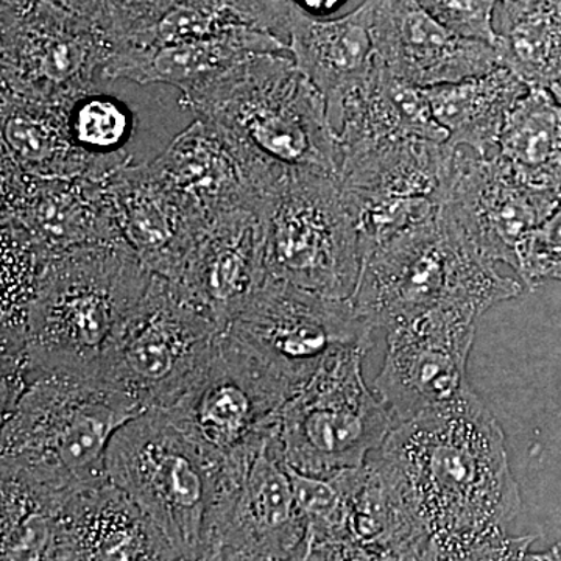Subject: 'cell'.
<instances>
[{
    "label": "cell",
    "mask_w": 561,
    "mask_h": 561,
    "mask_svg": "<svg viewBox=\"0 0 561 561\" xmlns=\"http://www.w3.org/2000/svg\"><path fill=\"white\" fill-rule=\"evenodd\" d=\"M523 294L438 206L430 219L368 250L351 302L376 331L434 311L483 313Z\"/></svg>",
    "instance_id": "2"
},
{
    "label": "cell",
    "mask_w": 561,
    "mask_h": 561,
    "mask_svg": "<svg viewBox=\"0 0 561 561\" xmlns=\"http://www.w3.org/2000/svg\"><path fill=\"white\" fill-rule=\"evenodd\" d=\"M2 90L65 105L90 94L114 44L58 0H2Z\"/></svg>",
    "instance_id": "11"
},
{
    "label": "cell",
    "mask_w": 561,
    "mask_h": 561,
    "mask_svg": "<svg viewBox=\"0 0 561 561\" xmlns=\"http://www.w3.org/2000/svg\"><path fill=\"white\" fill-rule=\"evenodd\" d=\"M302 518L278 440L219 470L202 560H305Z\"/></svg>",
    "instance_id": "13"
},
{
    "label": "cell",
    "mask_w": 561,
    "mask_h": 561,
    "mask_svg": "<svg viewBox=\"0 0 561 561\" xmlns=\"http://www.w3.org/2000/svg\"><path fill=\"white\" fill-rule=\"evenodd\" d=\"M267 278L262 213L241 208L206 221L173 283L225 331Z\"/></svg>",
    "instance_id": "19"
},
{
    "label": "cell",
    "mask_w": 561,
    "mask_h": 561,
    "mask_svg": "<svg viewBox=\"0 0 561 561\" xmlns=\"http://www.w3.org/2000/svg\"><path fill=\"white\" fill-rule=\"evenodd\" d=\"M497 5L501 25L561 11V0H500Z\"/></svg>",
    "instance_id": "35"
},
{
    "label": "cell",
    "mask_w": 561,
    "mask_h": 561,
    "mask_svg": "<svg viewBox=\"0 0 561 561\" xmlns=\"http://www.w3.org/2000/svg\"><path fill=\"white\" fill-rule=\"evenodd\" d=\"M294 0H130L110 33L116 49L209 38L257 28L287 41Z\"/></svg>",
    "instance_id": "23"
},
{
    "label": "cell",
    "mask_w": 561,
    "mask_h": 561,
    "mask_svg": "<svg viewBox=\"0 0 561 561\" xmlns=\"http://www.w3.org/2000/svg\"><path fill=\"white\" fill-rule=\"evenodd\" d=\"M261 213L271 278L351 298L362 268L360 232L339 173L287 169Z\"/></svg>",
    "instance_id": "7"
},
{
    "label": "cell",
    "mask_w": 561,
    "mask_h": 561,
    "mask_svg": "<svg viewBox=\"0 0 561 561\" xmlns=\"http://www.w3.org/2000/svg\"><path fill=\"white\" fill-rule=\"evenodd\" d=\"M153 273L124 241L50 257L27 311L28 379L65 371L99 378V362Z\"/></svg>",
    "instance_id": "4"
},
{
    "label": "cell",
    "mask_w": 561,
    "mask_h": 561,
    "mask_svg": "<svg viewBox=\"0 0 561 561\" xmlns=\"http://www.w3.org/2000/svg\"><path fill=\"white\" fill-rule=\"evenodd\" d=\"M435 20L465 38L496 43L494 11L500 0H416Z\"/></svg>",
    "instance_id": "34"
},
{
    "label": "cell",
    "mask_w": 561,
    "mask_h": 561,
    "mask_svg": "<svg viewBox=\"0 0 561 561\" xmlns=\"http://www.w3.org/2000/svg\"><path fill=\"white\" fill-rule=\"evenodd\" d=\"M515 272L529 289L545 280H561V203L527 236L519 249Z\"/></svg>",
    "instance_id": "33"
},
{
    "label": "cell",
    "mask_w": 561,
    "mask_h": 561,
    "mask_svg": "<svg viewBox=\"0 0 561 561\" xmlns=\"http://www.w3.org/2000/svg\"><path fill=\"white\" fill-rule=\"evenodd\" d=\"M500 65L530 88L549 90L561 80V11L496 28Z\"/></svg>",
    "instance_id": "31"
},
{
    "label": "cell",
    "mask_w": 561,
    "mask_h": 561,
    "mask_svg": "<svg viewBox=\"0 0 561 561\" xmlns=\"http://www.w3.org/2000/svg\"><path fill=\"white\" fill-rule=\"evenodd\" d=\"M146 412L92 376L51 371L31 376L2 412L0 467L72 494L108 481L110 443L124 424Z\"/></svg>",
    "instance_id": "3"
},
{
    "label": "cell",
    "mask_w": 561,
    "mask_h": 561,
    "mask_svg": "<svg viewBox=\"0 0 561 561\" xmlns=\"http://www.w3.org/2000/svg\"><path fill=\"white\" fill-rule=\"evenodd\" d=\"M106 474L130 494L180 560H202L219 467L162 409L128 421L110 443Z\"/></svg>",
    "instance_id": "6"
},
{
    "label": "cell",
    "mask_w": 561,
    "mask_h": 561,
    "mask_svg": "<svg viewBox=\"0 0 561 561\" xmlns=\"http://www.w3.org/2000/svg\"><path fill=\"white\" fill-rule=\"evenodd\" d=\"M559 205L516 179L496 153L482 157L457 147L440 210L483 257L516 271L527 236Z\"/></svg>",
    "instance_id": "16"
},
{
    "label": "cell",
    "mask_w": 561,
    "mask_h": 561,
    "mask_svg": "<svg viewBox=\"0 0 561 561\" xmlns=\"http://www.w3.org/2000/svg\"><path fill=\"white\" fill-rule=\"evenodd\" d=\"M368 351H339L284 404L276 440L280 457L295 471L331 478L360 467L397 426L365 382L362 365Z\"/></svg>",
    "instance_id": "9"
},
{
    "label": "cell",
    "mask_w": 561,
    "mask_h": 561,
    "mask_svg": "<svg viewBox=\"0 0 561 561\" xmlns=\"http://www.w3.org/2000/svg\"><path fill=\"white\" fill-rule=\"evenodd\" d=\"M221 331L179 284L153 273L106 343L99 379L144 411L172 408L208 364Z\"/></svg>",
    "instance_id": "8"
},
{
    "label": "cell",
    "mask_w": 561,
    "mask_h": 561,
    "mask_svg": "<svg viewBox=\"0 0 561 561\" xmlns=\"http://www.w3.org/2000/svg\"><path fill=\"white\" fill-rule=\"evenodd\" d=\"M435 121L448 133L453 147L482 157L496 153L513 108L530 87L505 66L456 83L423 88Z\"/></svg>",
    "instance_id": "28"
},
{
    "label": "cell",
    "mask_w": 561,
    "mask_h": 561,
    "mask_svg": "<svg viewBox=\"0 0 561 561\" xmlns=\"http://www.w3.org/2000/svg\"><path fill=\"white\" fill-rule=\"evenodd\" d=\"M70 133L80 149L92 157L124 153L131 135L130 111L111 95L92 91L66 105Z\"/></svg>",
    "instance_id": "32"
},
{
    "label": "cell",
    "mask_w": 561,
    "mask_h": 561,
    "mask_svg": "<svg viewBox=\"0 0 561 561\" xmlns=\"http://www.w3.org/2000/svg\"><path fill=\"white\" fill-rule=\"evenodd\" d=\"M180 103L283 168L341 169L327 99L284 54L254 55Z\"/></svg>",
    "instance_id": "5"
},
{
    "label": "cell",
    "mask_w": 561,
    "mask_h": 561,
    "mask_svg": "<svg viewBox=\"0 0 561 561\" xmlns=\"http://www.w3.org/2000/svg\"><path fill=\"white\" fill-rule=\"evenodd\" d=\"M2 560H50L58 518L70 494L2 467Z\"/></svg>",
    "instance_id": "30"
},
{
    "label": "cell",
    "mask_w": 561,
    "mask_h": 561,
    "mask_svg": "<svg viewBox=\"0 0 561 561\" xmlns=\"http://www.w3.org/2000/svg\"><path fill=\"white\" fill-rule=\"evenodd\" d=\"M371 35L376 62L416 88L456 83L501 66L493 44L453 32L416 0H375Z\"/></svg>",
    "instance_id": "18"
},
{
    "label": "cell",
    "mask_w": 561,
    "mask_h": 561,
    "mask_svg": "<svg viewBox=\"0 0 561 561\" xmlns=\"http://www.w3.org/2000/svg\"><path fill=\"white\" fill-rule=\"evenodd\" d=\"M373 2L346 16L321 20L295 3L287 43L295 65L319 88L328 103L330 119L343 99L370 76L376 66L373 44Z\"/></svg>",
    "instance_id": "26"
},
{
    "label": "cell",
    "mask_w": 561,
    "mask_h": 561,
    "mask_svg": "<svg viewBox=\"0 0 561 561\" xmlns=\"http://www.w3.org/2000/svg\"><path fill=\"white\" fill-rule=\"evenodd\" d=\"M497 158L531 191L561 203V105L545 88H530L508 116Z\"/></svg>",
    "instance_id": "29"
},
{
    "label": "cell",
    "mask_w": 561,
    "mask_h": 561,
    "mask_svg": "<svg viewBox=\"0 0 561 561\" xmlns=\"http://www.w3.org/2000/svg\"><path fill=\"white\" fill-rule=\"evenodd\" d=\"M378 456L419 515L431 560H524L535 537H512L522 491L500 421L468 389L397 424Z\"/></svg>",
    "instance_id": "1"
},
{
    "label": "cell",
    "mask_w": 561,
    "mask_h": 561,
    "mask_svg": "<svg viewBox=\"0 0 561 561\" xmlns=\"http://www.w3.org/2000/svg\"><path fill=\"white\" fill-rule=\"evenodd\" d=\"M225 331L295 393L339 351L371 350L376 332L350 298L324 297L271 276Z\"/></svg>",
    "instance_id": "12"
},
{
    "label": "cell",
    "mask_w": 561,
    "mask_h": 561,
    "mask_svg": "<svg viewBox=\"0 0 561 561\" xmlns=\"http://www.w3.org/2000/svg\"><path fill=\"white\" fill-rule=\"evenodd\" d=\"M549 91L552 92L553 98H556V101L561 105V80L559 83L553 84L552 88H549Z\"/></svg>",
    "instance_id": "37"
},
{
    "label": "cell",
    "mask_w": 561,
    "mask_h": 561,
    "mask_svg": "<svg viewBox=\"0 0 561 561\" xmlns=\"http://www.w3.org/2000/svg\"><path fill=\"white\" fill-rule=\"evenodd\" d=\"M334 476L346 497L342 560H431L426 530L378 453Z\"/></svg>",
    "instance_id": "22"
},
{
    "label": "cell",
    "mask_w": 561,
    "mask_h": 561,
    "mask_svg": "<svg viewBox=\"0 0 561 561\" xmlns=\"http://www.w3.org/2000/svg\"><path fill=\"white\" fill-rule=\"evenodd\" d=\"M108 186L122 239L147 271L176 280L205 216L151 162L122 165Z\"/></svg>",
    "instance_id": "20"
},
{
    "label": "cell",
    "mask_w": 561,
    "mask_h": 561,
    "mask_svg": "<svg viewBox=\"0 0 561 561\" xmlns=\"http://www.w3.org/2000/svg\"><path fill=\"white\" fill-rule=\"evenodd\" d=\"M151 165L206 219L225 210H261L287 172L205 117L192 122Z\"/></svg>",
    "instance_id": "17"
},
{
    "label": "cell",
    "mask_w": 561,
    "mask_h": 561,
    "mask_svg": "<svg viewBox=\"0 0 561 561\" xmlns=\"http://www.w3.org/2000/svg\"><path fill=\"white\" fill-rule=\"evenodd\" d=\"M2 228L31 242L46 260L124 241L108 180L46 179L2 154Z\"/></svg>",
    "instance_id": "15"
},
{
    "label": "cell",
    "mask_w": 561,
    "mask_h": 561,
    "mask_svg": "<svg viewBox=\"0 0 561 561\" xmlns=\"http://www.w3.org/2000/svg\"><path fill=\"white\" fill-rule=\"evenodd\" d=\"M66 105L32 101L2 90V154L22 171L46 179L108 180L131 162L127 151L99 158L80 149L70 133Z\"/></svg>",
    "instance_id": "25"
},
{
    "label": "cell",
    "mask_w": 561,
    "mask_h": 561,
    "mask_svg": "<svg viewBox=\"0 0 561 561\" xmlns=\"http://www.w3.org/2000/svg\"><path fill=\"white\" fill-rule=\"evenodd\" d=\"M50 560H180L127 491L105 481L70 494Z\"/></svg>",
    "instance_id": "21"
},
{
    "label": "cell",
    "mask_w": 561,
    "mask_h": 561,
    "mask_svg": "<svg viewBox=\"0 0 561 561\" xmlns=\"http://www.w3.org/2000/svg\"><path fill=\"white\" fill-rule=\"evenodd\" d=\"M284 51H289V44L275 33L234 28L209 38L114 49L102 76L138 84H169L181 95H190L254 55Z\"/></svg>",
    "instance_id": "24"
},
{
    "label": "cell",
    "mask_w": 561,
    "mask_h": 561,
    "mask_svg": "<svg viewBox=\"0 0 561 561\" xmlns=\"http://www.w3.org/2000/svg\"><path fill=\"white\" fill-rule=\"evenodd\" d=\"M295 390L227 331L208 364L172 408L162 409L219 470L253 459L278 435Z\"/></svg>",
    "instance_id": "10"
},
{
    "label": "cell",
    "mask_w": 561,
    "mask_h": 561,
    "mask_svg": "<svg viewBox=\"0 0 561 561\" xmlns=\"http://www.w3.org/2000/svg\"><path fill=\"white\" fill-rule=\"evenodd\" d=\"M305 13L321 18L341 9L346 0H294Z\"/></svg>",
    "instance_id": "36"
},
{
    "label": "cell",
    "mask_w": 561,
    "mask_h": 561,
    "mask_svg": "<svg viewBox=\"0 0 561 561\" xmlns=\"http://www.w3.org/2000/svg\"><path fill=\"white\" fill-rule=\"evenodd\" d=\"M341 160L391 140L423 138L448 142L423 88L412 87L376 62L370 76L332 114Z\"/></svg>",
    "instance_id": "27"
},
{
    "label": "cell",
    "mask_w": 561,
    "mask_h": 561,
    "mask_svg": "<svg viewBox=\"0 0 561 561\" xmlns=\"http://www.w3.org/2000/svg\"><path fill=\"white\" fill-rule=\"evenodd\" d=\"M478 320L470 313L434 311L386 332V356L373 390L397 424L470 389L467 367Z\"/></svg>",
    "instance_id": "14"
}]
</instances>
